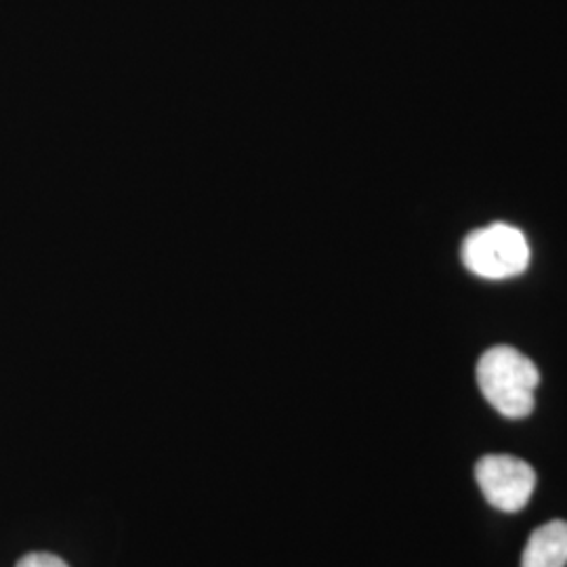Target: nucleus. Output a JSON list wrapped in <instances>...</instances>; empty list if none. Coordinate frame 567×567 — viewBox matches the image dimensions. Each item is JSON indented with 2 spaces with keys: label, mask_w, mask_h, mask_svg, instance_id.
Instances as JSON below:
<instances>
[{
  "label": "nucleus",
  "mask_w": 567,
  "mask_h": 567,
  "mask_svg": "<svg viewBox=\"0 0 567 567\" xmlns=\"http://www.w3.org/2000/svg\"><path fill=\"white\" fill-rule=\"evenodd\" d=\"M567 566V522H550L527 540L522 567H566Z\"/></svg>",
  "instance_id": "nucleus-4"
},
{
  "label": "nucleus",
  "mask_w": 567,
  "mask_h": 567,
  "mask_svg": "<svg viewBox=\"0 0 567 567\" xmlns=\"http://www.w3.org/2000/svg\"><path fill=\"white\" fill-rule=\"evenodd\" d=\"M16 567H70L61 557L53 553H28Z\"/></svg>",
  "instance_id": "nucleus-5"
},
{
  "label": "nucleus",
  "mask_w": 567,
  "mask_h": 567,
  "mask_svg": "<svg viewBox=\"0 0 567 567\" xmlns=\"http://www.w3.org/2000/svg\"><path fill=\"white\" fill-rule=\"evenodd\" d=\"M475 480L487 503L503 513L522 511L536 489L534 468L508 454L484 456L475 466Z\"/></svg>",
  "instance_id": "nucleus-3"
},
{
  "label": "nucleus",
  "mask_w": 567,
  "mask_h": 567,
  "mask_svg": "<svg viewBox=\"0 0 567 567\" xmlns=\"http://www.w3.org/2000/svg\"><path fill=\"white\" fill-rule=\"evenodd\" d=\"M463 264L471 274L486 280L515 278L529 265L526 236L511 225H487L466 238Z\"/></svg>",
  "instance_id": "nucleus-2"
},
{
  "label": "nucleus",
  "mask_w": 567,
  "mask_h": 567,
  "mask_svg": "<svg viewBox=\"0 0 567 567\" xmlns=\"http://www.w3.org/2000/svg\"><path fill=\"white\" fill-rule=\"evenodd\" d=\"M538 383L536 364L507 344L487 349L477 364V385L484 398L507 419H526L534 412Z\"/></svg>",
  "instance_id": "nucleus-1"
}]
</instances>
